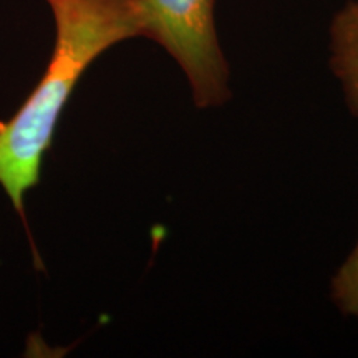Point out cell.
<instances>
[{
  "label": "cell",
  "instance_id": "obj_1",
  "mask_svg": "<svg viewBox=\"0 0 358 358\" xmlns=\"http://www.w3.org/2000/svg\"><path fill=\"white\" fill-rule=\"evenodd\" d=\"M55 43L24 105L0 123V186L25 217L27 192L38 185L58 120L88 66L124 40L141 37L134 0H45Z\"/></svg>",
  "mask_w": 358,
  "mask_h": 358
},
{
  "label": "cell",
  "instance_id": "obj_2",
  "mask_svg": "<svg viewBox=\"0 0 358 358\" xmlns=\"http://www.w3.org/2000/svg\"><path fill=\"white\" fill-rule=\"evenodd\" d=\"M216 0H134L141 37L166 50L185 71L192 100L211 108L231 98L229 66L219 45Z\"/></svg>",
  "mask_w": 358,
  "mask_h": 358
},
{
  "label": "cell",
  "instance_id": "obj_3",
  "mask_svg": "<svg viewBox=\"0 0 358 358\" xmlns=\"http://www.w3.org/2000/svg\"><path fill=\"white\" fill-rule=\"evenodd\" d=\"M332 66L358 115V2H350L332 24Z\"/></svg>",
  "mask_w": 358,
  "mask_h": 358
},
{
  "label": "cell",
  "instance_id": "obj_4",
  "mask_svg": "<svg viewBox=\"0 0 358 358\" xmlns=\"http://www.w3.org/2000/svg\"><path fill=\"white\" fill-rule=\"evenodd\" d=\"M332 297L340 310L358 319V243L334 277Z\"/></svg>",
  "mask_w": 358,
  "mask_h": 358
}]
</instances>
